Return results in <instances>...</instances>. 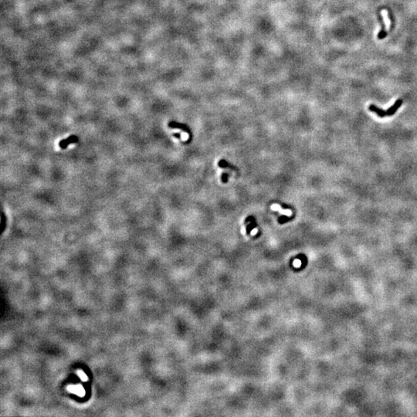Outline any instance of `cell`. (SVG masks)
Returning <instances> with one entry per match:
<instances>
[{"instance_id": "obj_1", "label": "cell", "mask_w": 417, "mask_h": 417, "mask_svg": "<svg viewBox=\"0 0 417 417\" xmlns=\"http://www.w3.org/2000/svg\"><path fill=\"white\" fill-rule=\"evenodd\" d=\"M77 141H78V137L76 136V135H71V136L68 137L66 139L61 140L59 142V146H60V148L65 149L68 147V145L73 144V143H77Z\"/></svg>"}, {"instance_id": "obj_2", "label": "cell", "mask_w": 417, "mask_h": 417, "mask_svg": "<svg viewBox=\"0 0 417 417\" xmlns=\"http://www.w3.org/2000/svg\"><path fill=\"white\" fill-rule=\"evenodd\" d=\"M68 390L72 393L76 394L77 395L80 397H83L85 395V391L82 386L77 385V386H69L67 388Z\"/></svg>"}, {"instance_id": "obj_3", "label": "cell", "mask_w": 417, "mask_h": 417, "mask_svg": "<svg viewBox=\"0 0 417 417\" xmlns=\"http://www.w3.org/2000/svg\"><path fill=\"white\" fill-rule=\"evenodd\" d=\"M270 208L273 211H277L282 215L287 216V217H290L292 215V211L290 209H283L278 204H273L270 206Z\"/></svg>"}, {"instance_id": "obj_4", "label": "cell", "mask_w": 417, "mask_h": 417, "mask_svg": "<svg viewBox=\"0 0 417 417\" xmlns=\"http://www.w3.org/2000/svg\"><path fill=\"white\" fill-rule=\"evenodd\" d=\"M402 103H403V100H396L393 105H392V107H389V108L386 111V115H387V116H392V115H393L396 112V111L398 110L399 107L402 105Z\"/></svg>"}, {"instance_id": "obj_5", "label": "cell", "mask_w": 417, "mask_h": 417, "mask_svg": "<svg viewBox=\"0 0 417 417\" xmlns=\"http://www.w3.org/2000/svg\"><path fill=\"white\" fill-rule=\"evenodd\" d=\"M369 109L371 111L376 113L377 115H378L379 117H380V118H384V117L387 116V115H386V111L379 108V107H377L376 106L374 105V104H371L369 107Z\"/></svg>"}, {"instance_id": "obj_6", "label": "cell", "mask_w": 417, "mask_h": 417, "mask_svg": "<svg viewBox=\"0 0 417 417\" xmlns=\"http://www.w3.org/2000/svg\"><path fill=\"white\" fill-rule=\"evenodd\" d=\"M382 15H383V19H384L385 23H386V29L388 30L389 29V26H390V20H389V19L388 18L387 11H386V10H383V11H382Z\"/></svg>"}, {"instance_id": "obj_7", "label": "cell", "mask_w": 417, "mask_h": 417, "mask_svg": "<svg viewBox=\"0 0 417 417\" xmlns=\"http://www.w3.org/2000/svg\"><path fill=\"white\" fill-rule=\"evenodd\" d=\"M77 375H78V376L80 377V379L83 382H87L88 380V377L87 376V375L83 372V371L81 370L77 371Z\"/></svg>"}, {"instance_id": "obj_8", "label": "cell", "mask_w": 417, "mask_h": 417, "mask_svg": "<svg viewBox=\"0 0 417 417\" xmlns=\"http://www.w3.org/2000/svg\"><path fill=\"white\" fill-rule=\"evenodd\" d=\"M181 138L183 141H187L188 138V134L187 132H181Z\"/></svg>"}, {"instance_id": "obj_9", "label": "cell", "mask_w": 417, "mask_h": 417, "mask_svg": "<svg viewBox=\"0 0 417 417\" xmlns=\"http://www.w3.org/2000/svg\"><path fill=\"white\" fill-rule=\"evenodd\" d=\"M386 33H385V32H383V31L380 32L379 34V39H383V38L386 37Z\"/></svg>"}, {"instance_id": "obj_10", "label": "cell", "mask_w": 417, "mask_h": 417, "mask_svg": "<svg viewBox=\"0 0 417 417\" xmlns=\"http://www.w3.org/2000/svg\"><path fill=\"white\" fill-rule=\"evenodd\" d=\"M257 231H258V229H257V228L253 229L252 231H251V235H253V236L256 235V234H257Z\"/></svg>"}]
</instances>
